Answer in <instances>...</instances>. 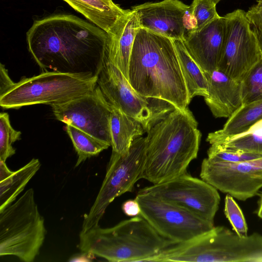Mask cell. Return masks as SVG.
I'll return each mask as SVG.
<instances>
[{
    "label": "cell",
    "instance_id": "cell-1",
    "mask_svg": "<svg viewBox=\"0 0 262 262\" xmlns=\"http://www.w3.org/2000/svg\"><path fill=\"white\" fill-rule=\"evenodd\" d=\"M28 50L42 72L98 76L107 57L110 35L75 15L35 20L27 33Z\"/></svg>",
    "mask_w": 262,
    "mask_h": 262
},
{
    "label": "cell",
    "instance_id": "cell-2",
    "mask_svg": "<svg viewBox=\"0 0 262 262\" xmlns=\"http://www.w3.org/2000/svg\"><path fill=\"white\" fill-rule=\"evenodd\" d=\"M128 81L140 95L185 110L190 102L173 40L140 27L132 51Z\"/></svg>",
    "mask_w": 262,
    "mask_h": 262
},
{
    "label": "cell",
    "instance_id": "cell-3",
    "mask_svg": "<svg viewBox=\"0 0 262 262\" xmlns=\"http://www.w3.org/2000/svg\"><path fill=\"white\" fill-rule=\"evenodd\" d=\"M147 133L141 178L153 184L186 172L198 156L201 134L188 108L174 110Z\"/></svg>",
    "mask_w": 262,
    "mask_h": 262
},
{
    "label": "cell",
    "instance_id": "cell-4",
    "mask_svg": "<svg viewBox=\"0 0 262 262\" xmlns=\"http://www.w3.org/2000/svg\"><path fill=\"white\" fill-rule=\"evenodd\" d=\"M78 248L111 262H150L176 244L159 235L141 215L109 228L99 225L80 232Z\"/></svg>",
    "mask_w": 262,
    "mask_h": 262
},
{
    "label": "cell",
    "instance_id": "cell-5",
    "mask_svg": "<svg viewBox=\"0 0 262 262\" xmlns=\"http://www.w3.org/2000/svg\"><path fill=\"white\" fill-rule=\"evenodd\" d=\"M156 262H262V235H240L223 226L189 242L172 245Z\"/></svg>",
    "mask_w": 262,
    "mask_h": 262
},
{
    "label": "cell",
    "instance_id": "cell-6",
    "mask_svg": "<svg viewBox=\"0 0 262 262\" xmlns=\"http://www.w3.org/2000/svg\"><path fill=\"white\" fill-rule=\"evenodd\" d=\"M98 76L90 74L42 72L23 77L0 96V105L5 109H18L35 104L64 103L93 91Z\"/></svg>",
    "mask_w": 262,
    "mask_h": 262
},
{
    "label": "cell",
    "instance_id": "cell-7",
    "mask_svg": "<svg viewBox=\"0 0 262 262\" xmlns=\"http://www.w3.org/2000/svg\"><path fill=\"white\" fill-rule=\"evenodd\" d=\"M46 233L33 188L0 211L1 256L13 255L23 261H33Z\"/></svg>",
    "mask_w": 262,
    "mask_h": 262
},
{
    "label": "cell",
    "instance_id": "cell-8",
    "mask_svg": "<svg viewBox=\"0 0 262 262\" xmlns=\"http://www.w3.org/2000/svg\"><path fill=\"white\" fill-rule=\"evenodd\" d=\"M146 145V137L133 142L128 151L120 154L113 151L105 177L94 203L85 214L81 231L99 225L108 205L117 197L132 192L135 183L141 179Z\"/></svg>",
    "mask_w": 262,
    "mask_h": 262
},
{
    "label": "cell",
    "instance_id": "cell-9",
    "mask_svg": "<svg viewBox=\"0 0 262 262\" xmlns=\"http://www.w3.org/2000/svg\"><path fill=\"white\" fill-rule=\"evenodd\" d=\"M97 84L112 106L139 121L146 133L177 109L166 101L138 94L121 71L106 58L98 74Z\"/></svg>",
    "mask_w": 262,
    "mask_h": 262
},
{
    "label": "cell",
    "instance_id": "cell-10",
    "mask_svg": "<svg viewBox=\"0 0 262 262\" xmlns=\"http://www.w3.org/2000/svg\"><path fill=\"white\" fill-rule=\"evenodd\" d=\"M140 215L164 238L175 244L189 242L212 229L214 223L148 193L138 191Z\"/></svg>",
    "mask_w": 262,
    "mask_h": 262
},
{
    "label": "cell",
    "instance_id": "cell-11",
    "mask_svg": "<svg viewBox=\"0 0 262 262\" xmlns=\"http://www.w3.org/2000/svg\"><path fill=\"white\" fill-rule=\"evenodd\" d=\"M224 17V43L217 69L241 82L262 53L246 12L236 9Z\"/></svg>",
    "mask_w": 262,
    "mask_h": 262
},
{
    "label": "cell",
    "instance_id": "cell-12",
    "mask_svg": "<svg viewBox=\"0 0 262 262\" xmlns=\"http://www.w3.org/2000/svg\"><path fill=\"white\" fill-rule=\"evenodd\" d=\"M182 207L213 223L221 200L217 190L186 172L169 181L139 190Z\"/></svg>",
    "mask_w": 262,
    "mask_h": 262
},
{
    "label": "cell",
    "instance_id": "cell-13",
    "mask_svg": "<svg viewBox=\"0 0 262 262\" xmlns=\"http://www.w3.org/2000/svg\"><path fill=\"white\" fill-rule=\"evenodd\" d=\"M51 106L58 121L75 126L111 146L112 107L97 84L92 92Z\"/></svg>",
    "mask_w": 262,
    "mask_h": 262
},
{
    "label": "cell",
    "instance_id": "cell-14",
    "mask_svg": "<svg viewBox=\"0 0 262 262\" xmlns=\"http://www.w3.org/2000/svg\"><path fill=\"white\" fill-rule=\"evenodd\" d=\"M200 177L217 190L246 201L262 187V157L238 163L217 162L205 158Z\"/></svg>",
    "mask_w": 262,
    "mask_h": 262
},
{
    "label": "cell",
    "instance_id": "cell-15",
    "mask_svg": "<svg viewBox=\"0 0 262 262\" xmlns=\"http://www.w3.org/2000/svg\"><path fill=\"white\" fill-rule=\"evenodd\" d=\"M189 6L179 0L146 3L133 7L141 27L166 36L183 40L189 29Z\"/></svg>",
    "mask_w": 262,
    "mask_h": 262
},
{
    "label": "cell",
    "instance_id": "cell-16",
    "mask_svg": "<svg viewBox=\"0 0 262 262\" xmlns=\"http://www.w3.org/2000/svg\"><path fill=\"white\" fill-rule=\"evenodd\" d=\"M225 19L220 16L199 31L186 35L182 40L192 58L205 76L217 69L224 43Z\"/></svg>",
    "mask_w": 262,
    "mask_h": 262
},
{
    "label": "cell",
    "instance_id": "cell-17",
    "mask_svg": "<svg viewBox=\"0 0 262 262\" xmlns=\"http://www.w3.org/2000/svg\"><path fill=\"white\" fill-rule=\"evenodd\" d=\"M208 94L205 101L216 118H229L243 105L241 82L216 69L206 76Z\"/></svg>",
    "mask_w": 262,
    "mask_h": 262
},
{
    "label": "cell",
    "instance_id": "cell-18",
    "mask_svg": "<svg viewBox=\"0 0 262 262\" xmlns=\"http://www.w3.org/2000/svg\"><path fill=\"white\" fill-rule=\"evenodd\" d=\"M140 27L137 12L129 10L108 34L110 42L106 60L118 69L127 80L133 44Z\"/></svg>",
    "mask_w": 262,
    "mask_h": 262
},
{
    "label": "cell",
    "instance_id": "cell-19",
    "mask_svg": "<svg viewBox=\"0 0 262 262\" xmlns=\"http://www.w3.org/2000/svg\"><path fill=\"white\" fill-rule=\"evenodd\" d=\"M96 26L110 34L128 11L112 0H63Z\"/></svg>",
    "mask_w": 262,
    "mask_h": 262
},
{
    "label": "cell",
    "instance_id": "cell-20",
    "mask_svg": "<svg viewBox=\"0 0 262 262\" xmlns=\"http://www.w3.org/2000/svg\"><path fill=\"white\" fill-rule=\"evenodd\" d=\"M262 119V100L243 104L224 124L223 127L210 133L207 141L210 145L222 139L242 134Z\"/></svg>",
    "mask_w": 262,
    "mask_h": 262
},
{
    "label": "cell",
    "instance_id": "cell-21",
    "mask_svg": "<svg viewBox=\"0 0 262 262\" xmlns=\"http://www.w3.org/2000/svg\"><path fill=\"white\" fill-rule=\"evenodd\" d=\"M112 107L110 132L112 151L120 154H126L134 140L141 136L145 131L139 121L119 109L113 106Z\"/></svg>",
    "mask_w": 262,
    "mask_h": 262
},
{
    "label": "cell",
    "instance_id": "cell-22",
    "mask_svg": "<svg viewBox=\"0 0 262 262\" xmlns=\"http://www.w3.org/2000/svg\"><path fill=\"white\" fill-rule=\"evenodd\" d=\"M172 40L190 100L196 96H207L208 81L203 72L188 53L182 40Z\"/></svg>",
    "mask_w": 262,
    "mask_h": 262
},
{
    "label": "cell",
    "instance_id": "cell-23",
    "mask_svg": "<svg viewBox=\"0 0 262 262\" xmlns=\"http://www.w3.org/2000/svg\"><path fill=\"white\" fill-rule=\"evenodd\" d=\"M41 163L33 158L28 163L0 180V211L14 202L30 180L39 170Z\"/></svg>",
    "mask_w": 262,
    "mask_h": 262
},
{
    "label": "cell",
    "instance_id": "cell-24",
    "mask_svg": "<svg viewBox=\"0 0 262 262\" xmlns=\"http://www.w3.org/2000/svg\"><path fill=\"white\" fill-rule=\"evenodd\" d=\"M211 145L224 149L262 155V119L247 131L225 138Z\"/></svg>",
    "mask_w": 262,
    "mask_h": 262
},
{
    "label": "cell",
    "instance_id": "cell-25",
    "mask_svg": "<svg viewBox=\"0 0 262 262\" xmlns=\"http://www.w3.org/2000/svg\"><path fill=\"white\" fill-rule=\"evenodd\" d=\"M66 128L78 156L75 167L78 166L87 159L97 156L110 146L75 126L66 124Z\"/></svg>",
    "mask_w": 262,
    "mask_h": 262
},
{
    "label": "cell",
    "instance_id": "cell-26",
    "mask_svg": "<svg viewBox=\"0 0 262 262\" xmlns=\"http://www.w3.org/2000/svg\"><path fill=\"white\" fill-rule=\"evenodd\" d=\"M216 5L212 0L193 1L189 8V30L188 34L201 30L220 17L216 11Z\"/></svg>",
    "mask_w": 262,
    "mask_h": 262
},
{
    "label": "cell",
    "instance_id": "cell-27",
    "mask_svg": "<svg viewBox=\"0 0 262 262\" xmlns=\"http://www.w3.org/2000/svg\"><path fill=\"white\" fill-rule=\"evenodd\" d=\"M243 104L262 100V54L241 81Z\"/></svg>",
    "mask_w": 262,
    "mask_h": 262
},
{
    "label": "cell",
    "instance_id": "cell-28",
    "mask_svg": "<svg viewBox=\"0 0 262 262\" xmlns=\"http://www.w3.org/2000/svg\"><path fill=\"white\" fill-rule=\"evenodd\" d=\"M21 133L14 129L11 125L9 116L7 113L0 114V160L7 159L15 154L12 144L20 139Z\"/></svg>",
    "mask_w": 262,
    "mask_h": 262
},
{
    "label": "cell",
    "instance_id": "cell-29",
    "mask_svg": "<svg viewBox=\"0 0 262 262\" xmlns=\"http://www.w3.org/2000/svg\"><path fill=\"white\" fill-rule=\"evenodd\" d=\"M207 158L217 162L238 163L251 161L262 157V155L227 150L211 145L207 151Z\"/></svg>",
    "mask_w": 262,
    "mask_h": 262
},
{
    "label": "cell",
    "instance_id": "cell-30",
    "mask_svg": "<svg viewBox=\"0 0 262 262\" xmlns=\"http://www.w3.org/2000/svg\"><path fill=\"white\" fill-rule=\"evenodd\" d=\"M224 213L235 233L240 235H248V226L242 210L228 194L225 199Z\"/></svg>",
    "mask_w": 262,
    "mask_h": 262
},
{
    "label": "cell",
    "instance_id": "cell-31",
    "mask_svg": "<svg viewBox=\"0 0 262 262\" xmlns=\"http://www.w3.org/2000/svg\"><path fill=\"white\" fill-rule=\"evenodd\" d=\"M251 30L262 53V1L259 0L246 12Z\"/></svg>",
    "mask_w": 262,
    "mask_h": 262
},
{
    "label": "cell",
    "instance_id": "cell-32",
    "mask_svg": "<svg viewBox=\"0 0 262 262\" xmlns=\"http://www.w3.org/2000/svg\"><path fill=\"white\" fill-rule=\"evenodd\" d=\"M15 84L9 76L8 70L5 66L0 64V96L9 90Z\"/></svg>",
    "mask_w": 262,
    "mask_h": 262
},
{
    "label": "cell",
    "instance_id": "cell-33",
    "mask_svg": "<svg viewBox=\"0 0 262 262\" xmlns=\"http://www.w3.org/2000/svg\"><path fill=\"white\" fill-rule=\"evenodd\" d=\"M122 209L126 215L132 217L139 215L141 212L139 204L135 199L124 202L122 205Z\"/></svg>",
    "mask_w": 262,
    "mask_h": 262
},
{
    "label": "cell",
    "instance_id": "cell-34",
    "mask_svg": "<svg viewBox=\"0 0 262 262\" xmlns=\"http://www.w3.org/2000/svg\"><path fill=\"white\" fill-rule=\"evenodd\" d=\"M257 214L262 219V193L258 203V207L257 211Z\"/></svg>",
    "mask_w": 262,
    "mask_h": 262
},
{
    "label": "cell",
    "instance_id": "cell-35",
    "mask_svg": "<svg viewBox=\"0 0 262 262\" xmlns=\"http://www.w3.org/2000/svg\"><path fill=\"white\" fill-rule=\"evenodd\" d=\"M213 2H214L216 4L221 0H212Z\"/></svg>",
    "mask_w": 262,
    "mask_h": 262
},
{
    "label": "cell",
    "instance_id": "cell-36",
    "mask_svg": "<svg viewBox=\"0 0 262 262\" xmlns=\"http://www.w3.org/2000/svg\"><path fill=\"white\" fill-rule=\"evenodd\" d=\"M262 1V0H261Z\"/></svg>",
    "mask_w": 262,
    "mask_h": 262
}]
</instances>
